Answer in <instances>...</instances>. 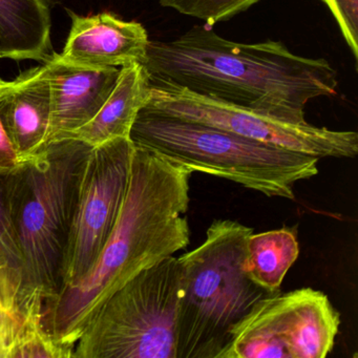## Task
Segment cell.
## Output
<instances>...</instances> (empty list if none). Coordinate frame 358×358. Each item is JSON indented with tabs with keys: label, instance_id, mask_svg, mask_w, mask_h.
Wrapping results in <instances>:
<instances>
[{
	"label": "cell",
	"instance_id": "1",
	"mask_svg": "<svg viewBox=\"0 0 358 358\" xmlns=\"http://www.w3.org/2000/svg\"><path fill=\"white\" fill-rule=\"evenodd\" d=\"M192 175L155 152L135 148L127 196L99 257L76 284L45 301L43 322L58 343L74 352L90 318L108 297L188 246L185 213Z\"/></svg>",
	"mask_w": 358,
	"mask_h": 358
},
{
	"label": "cell",
	"instance_id": "2",
	"mask_svg": "<svg viewBox=\"0 0 358 358\" xmlns=\"http://www.w3.org/2000/svg\"><path fill=\"white\" fill-rule=\"evenodd\" d=\"M144 66L154 78L296 123L311 100L336 95L338 85L324 58L296 55L282 41L234 43L206 24L150 41Z\"/></svg>",
	"mask_w": 358,
	"mask_h": 358
},
{
	"label": "cell",
	"instance_id": "3",
	"mask_svg": "<svg viewBox=\"0 0 358 358\" xmlns=\"http://www.w3.org/2000/svg\"><path fill=\"white\" fill-rule=\"evenodd\" d=\"M92 150L75 138L52 141L5 175L22 292L39 290L45 301L62 290L64 255Z\"/></svg>",
	"mask_w": 358,
	"mask_h": 358
},
{
	"label": "cell",
	"instance_id": "4",
	"mask_svg": "<svg viewBox=\"0 0 358 358\" xmlns=\"http://www.w3.org/2000/svg\"><path fill=\"white\" fill-rule=\"evenodd\" d=\"M252 228L215 220L204 242L178 257L181 269L177 358H217L231 329L269 293L245 271Z\"/></svg>",
	"mask_w": 358,
	"mask_h": 358
},
{
	"label": "cell",
	"instance_id": "5",
	"mask_svg": "<svg viewBox=\"0 0 358 358\" xmlns=\"http://www.w3.org/2000/svg\"><path fill=\"white\" fill-rule=\"evenodd\" d=\"M129 140L188 171L229 180L270 198L294 200L297 182L318 173L320 159L253 141L210 125L141 108Z\"/></svg>",
	"mask_w": 358,
	"mask_h": 358
},
{
	"label": "cell",
	"instance_id": "6",
	"mask_svg": "<svg viewBox=\"0 0 358 358\" xmlns=\"http://www.w3.org/2000/svg\"><path fill=\"white\" fill-rule=\"evenodd\" d=\"M178 257L140 272L99 306L74 358H177Z\"/></svg>",
	"mask_w": 358,
	"mask_h": 358
},
{
	"label": "cell",
	"instance_id": "7",
	"mask_svg": "<svg viewBox=\"0 0 358 358\" xmlns=\"http://www.w3.org/2000/svg\"><path fill=\"white\" fill-rule=\"evenodd\" d=\"M150 96L143 110L210 125L253 141L318 159L354 158L355 131H334L307 122H291L244 106L207 97L175 83L150 77Z\"/></svg>",
	"mask_w": 358,
	"mask_h": 358
},
{
	"label": "cell",
	"instance_id": "8",
	"mask_svg": "<svg viewBox=\"0 0 358 358\" xmlns=\"http://www.w3.org/2000/svg\"><path fill=\"white\" fill-rule=\"evenodd\" d=\"M339 326V313L322 291H280L257 301L231 329L217 358H324Z\"/></svg>",
	"mask_w": 358,
	"mask_h": 358
},
{
	"label": "cell",
	"instance_id": "9",
	"mask_svg": "<svg viewBox=\"0 0 358 358\" xmlns=\"http://www.w3.org/2000/svg\"><path fill=\"white\" fill-rule=\"evenodd\" d=\"M134 150L129 138L92 150L64 255L62 289L76 284L92 269L108 242L127 196Z\"/></svg>",
	"mask_w": 358,
	"mask_h": 358
},
{
	"label": "cell",
	"instance_id": "10",
	"mask_svg": "<svg viewBox=\"0 0 358 358\" xmlns=\"http://www.w3.org/2000/svg\"><path fill=\"white\" fill-rule=\"evenodd\" d=\"M43 66L51 87L48 144L68 138L97 115L114 90L120 69L78 66L57 54Z\"/></svg>",
	"mask_w": 358,
	"mask_h": 358
},
{
	"label": "cell",
	"instance_id": "11",
	"mask_svg": "<svg viewBox=\"0 0 358 358\" xmlns=\"http://www.w3.org/2000/svg\"><path fill=\"white\" fill-rule=\"evenodd\" d=\"M22 285L20 269L0 268V358H74L45 328L43 293Z\"/></svg>",
	"mask_w": 358,
	"mask_h": 358
},
{
	"label": "cell",
	"instance_id": "12",
	"mask_svg": "<svg viewBox=\"0 0 358 358\" xmlns=\"http://www.w3.org/2000/svg\"><path fill=\"white\" fill-rule=\"evenodd\" d=\"M150 39L137 22H124L110 13L93 16L72 14V28L62 58L93 68H118L144 64Z\"/></svg>",
	"mask_w": 358,
	"mask_h": 358
},
{
	"label": "cell",
	"instance_id": "13",
	"mask_svg": "<svg viewBox=\"0 0 358 358\" xmlns=\"http://www.w3.org/2000/svg\"><path fill=\"white\" fill-rule=\"evenodd\" d=\"M0 120L22 162L47 145L51 87L45 66L24 72L0 90Z\"/></svg>",
	"mask_w": 358,
	"mask_h": 358
},
{
	"label": "cell",
	"instance_id": "14",
	"mask_svg": "<svg viewBox=\"0 0 358 358\" xmlns=\"http://www.w3.org/2000/svg\"><path fill=\"white\" fill-rule=\"evenodd\" d=\"M150 74L144 64L122 66L114 90L97 115L68 138L92 148L117 138H129L138 114L150 99Z\"/></svg>",
	"mask_w": 358,
	"mask_h": 358
},
{
	"label": "cell",
	"instance_id": "15",
	"mask_svg": "<svg viewBox=\"0 0 358 358\" xmlns=\"http://www.w3.org/2000/svg\"><path fill=\"white\" fill-rule=\"evenodd\" d=\"M51 28L45 0H0V58L45 62Z\"/></svg>",
	"mask_w": 358,
	"mask_h": 358
},
{
	"label": "cell",
	"instance_id": "16",
	"mask_svg": "<svg viewBox=\"0 0 358 358\" xmlns=\"http://www.w3.org/2000/svg\"><path fill=\"white\" fill-rule=\"evenodd\" d=\"M299 244L294 228L251 234L247 241L245 271L269 294L280 291L282 280L299 259Z\"/></svg>",
	"mask_w": 358,
	"mask_h": 358
},
{
	"label": "cell",
	"instance_id": "17",
	"mask_svg": "<svg viewBox=\"0 0 358 358\" xmlns=\"http://www.w3.org/2000/svg\"><path fill=\"white\" fill-rule=\"evenodd\" d=\"M261 0H159L163 8L202 20L208 27L227 22Z\"/></svg>",
	"mask_w": 358,
	"mask_h": 358
},
{
	"label": "cell",
	"instance_id": "18",
	"mask_svg": "<svg viewBox=\"0 0 358 358\" xmlns=\"http://www.w3.org/2000/svg\"><path fill=\"white\" fill-rule=\"evenodd\" d=\"M328 8L355 62L358 60V0H320Z\"/></svg>",
	"mask_w": 358,
	"mask_h": 358
},
{
	"label": "cell",
	"instance_id": "19",
	"mask_svg": "<svg viewBox=\"0 0 358 358\" xmlns=\"http://www.w3.org/2000/svg\"><path fill=\"white\" fill-rule=\"evenodd\" d=\"M20 269V255L8 211L5 194V175H0V268Z\"/></svg>",
	"mask_w": 358,
	"mask_h": 358
},
{
	"label": "cell",
	"instance_id": "20",
	"mask_svg": "<svg viewBox=\"0 0 358 358\" xmlns=\"http://www.w3.org/2000/svg\"><path fill=\"white\" fill-rule=\"evenodd\" d=\"M22 163L0 120V175H8L16 171Z\"/></svg>",
	"mask_w": 358,
	"mask_h": 358
},
{
	"label": "cell",
	"instance_id": "21",
	"mask_svg": "<svg viewBox=\"0 0 358 358\" xmlns=\"http://www.w3.org/2000/svg\"><path fill=\"white\" fill-rule=\"evenodd\" d=\"M7 85V83L6 81H3V79H0V90L3 89L5 85Z\"/></svg>",
	"mask_w": 358,
	"mask_h": 358
}]
</instances>
